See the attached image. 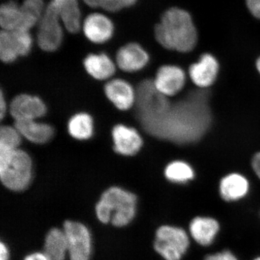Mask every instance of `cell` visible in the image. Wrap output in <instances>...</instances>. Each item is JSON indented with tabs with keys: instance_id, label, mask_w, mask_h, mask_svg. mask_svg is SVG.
I'll use <instances>...</instances> for the list:
<instances>
[{
	"instance_id": "obj_25",
	"label": "cell",
	"mask_w": 260,
	"mask_h": 260,
	"mask_svg": "<svg viewBox=\"0 0 260 260\" xmlns=\"http://www.w3.org/2000/svg\"><path fill=\"white\" fill-rule=\"evenodd\" d=\"M22 135L15 126H3L0 129V150L18 149Z\"/></svg>"
},
{
	"instance_id": "obj_27",
	"label": "cell",
	"mask_w": 260,
	"mask_h": 260,
	"mask_svg": "<svg viewBox=\"0 0 260 260\" xmlns=\"http://www.w3.org/2000/svg\"><path fill=\"white\" fill-rule=\"evenodd\" d=\"M246 6L254 18L260 20V0H245Z\"/></svg>"
},
{
	"instance_id": "obj_13",
	"label": "cell",
	"mask_w": 260,
	"mask_h": 260,
	"mask_svg": "<svg viewBox=\"0 0 260 260\" xmlns=\"http://www.w3.org/2000/svg\"><path fill=\"white\" fill-rule=\"evenodd\" d=\"M112 138L115 152L125 156L138 153L143 144V139L136 129L123 124L114 126Z\"/></svg>"
},
{
	"instance_id": "obj_2",
	"label": "cell",
	"mask_w": 260,
	"mask_h": 260,
	"mask_svg": "<svg viewBox=\"0 0 260 260\" xmlns=\"http://www.w3.org/2000/svg\"><path fill=\"white\" fill-rule=\"evenodd\" d=\"M138 198L119 186H112L103 193L95 205V215L101 223L115 227L129 225L135 218Z\"/></svg>"
},
{
	"instance_id": "obj_4",
	"label": "cell",
	"mask_w": 260,
	"mask_h": 260,
	"mask_svg": "<svg viewBox=\"0 0 260 260\" xmlns=\"http://www.w3.org/2000/svg\"><path fill=\"white\" fill-rule=\"evenodd\" d=\"M189 237L181 228L161 225L155 232L153 248L164 260H181L189 249Z\"/></svg>"
},
{
	"instance_id": "obj_20",
	"label": "cell",
	"mask_w": 260,
	"mask_h": 260,
	"mask_svg": "<svg viewBox=\"0 0 260 260\" xmlns=\"http://www.w3.org/2000/svg\"><path fill=\"white\" fill-rule=\"evenodd\" d=\"M43 252L49 260H65L68 255V244L63 229L53 228L44 239Z\"/></svg>"
},
{
	"instance_id": "obj_32",
	"label": "cell",
	"mask_w": 260,
	"mask_h": 260,
	"mask_svg": "<svg viewBox=\"0 0 260 260\" xmlns=\"http://www.w3.org/2000/svg\"><path fill=\"white\" fill-rule=\"evenodd\" d=\"M87 6L91 8H102L104 0H83Z\"/></svg>"
},
{
	"instance_id": "obj_11",
	"label": "cell",
	"mask_w": 260,
	"mask_h": 260,
	"mask_svg": "<svg viewBox=\"0 0 260 260\" xmlns=\"http://www.w3.org/2000/svg\"><path fill=\"white\" fill-rule=\"evenodd\" d=\"M10 113L15 121L37 120L47 113L45 104L39 97L20 94L12 101Z\"/></svg>"
},
{
	"instance_id": "obj_14",
	"label": "cell",
	"mask_w": 260,
	"mask_h": 260,
	"mask_svg": "<svg viewBox=\"0 0 260 260\" xmlns=\"http://www.w3.org/2000/svg\"><path fill=\"white\" fill-rule=\"evenodd\" d=\"M56 14L67 31L77 34L82 28V15L78 0H51Z\"/></svg>"
},
{
	"instance_id": "obj_30",
	"label": "cell",
	"mask_w": 260,
	"mask_h": 260,
	"mask_svg": "<svg viewBox=\"0 0 260 260\" xmlns=\"http://www.w3.org/2000/svg\"><path fill=\"white\" fill-rule=\"evenodd\" d=\"M10 251L4 242L0 243V260H9Z\"/></svg>"
},
{
	"instance_id": "obj_19",
	"label": "cell",
	"mask_w": 260,
	"mask_h": 260,
	"mask_svg": "<svg viewBox=\"0 0 260 260\" xmlns=\"http://www.w3.org/2000/svg\"><path fill=\"white\" fill-rule=\"evenodd\" d=\"M249 182L242 174H229L220 182V194L225 201L235 202L242 199L249 191Z\"/></svg>"
},
{
	"instance_id": "obj_33",
	"label": "cell",
	"mask_w": 260,
	"mask_h": 260,
	"mask_svg": "<svg viewBox=\"0 0 260 260\" xmlns=\"http://www.w3.org/2000/svg\"><path fill=\"white\" fill-rule=\"evenodd\" d=\"M7 111L6 102H5L3 92L1 91V95H0V117L1 119L4 118L5 113Z\"/></svg>"
},
{
	"instance_id": "obj_35",
	"label": "cell",
	"mask_w": 260,
	"mask_h": 260,
	"mask_svg": "<svg viewBox=\"0 0 260 260\" xmlns=\"http://www.w3.org/2000/svg\"><path fill=\"white\" fill-rule=\"evenodd\" d=\"M254 260H260V256H258V257L255 258Z\"/></svg>"
},
{
	"instance_id": "obj_1",
	"label": "cell",
	"mask_w": 260,
	"mask_h": 260,
	"mask_svg": "<svg viewBox=\"0 0 260 260\" xmlns=\"http://www.w3.org/2000/svg\"><path fill=\"white\" fill-rule=\"evenodd\" d=\"M154 36L164 49L179 53L191 52L198 42V29L192 17L178 7L164 11L154 29Z\"/></svg>"
},
{
	"instance_id": "obj_12",
	"label": "cell",
	"mask_w": 260,
	"mask_h": 260,
	"mask_svg": "<svg viewBox=\"0 0 260 260\" xmlns=\"http://www.w3.org/2000/svg\"><path fill=\"white\" fill-rule=\"evenodd\" d=\"M220 65L215 56L210 53H205L199 60L193 63L189 68V75L191 81L199 88L211 86L218 77Z\"/></svg>"
},
{
	"instance_id": "obj_22",
	"label": "cell",
	"mask_w": 260,
	"mask_h": 260,
	"mask_svg": "<svg viewBox=\"0 0 260 260\" xmlns=\"http://www.w3.org/2000/svg\"><path fill=\"white\" fill-rule=\"evenodd\" d=\"M68 131L73 138L85 140L93 134V120L86 113L75 114L68 122Z\"/></svg>"
},
{
	"instance_id": "obj_16",
	"label": "cell",
	"mask_w": 260,
	"mask_h": 260,
	"mask_svg": "<svg viewBox=\"0 0 260 260\" xmlns=\"http://www.w3.org/2000/svg\"><path fill=\"white\" fill-rule=\"evenodd\" d=\"M189 234L195 242L202 246L213 244L220 231L218 220L210 217L198 216L189 224Z\"/></svg>"
},
{
	"instance_id": "obj_31",
	"label": "cell",
	"mask_w": 260,
	"mask_h": 260,
	"mask_svg": "<svg viewBox=\"0 0 260 260\" xmlns=\"http://www.w3.org/2000/svg\"><path fill=\"white\" fill-rule=\"evenodd\" d=\"M24 260H49L44 252H34L25 256Z\"/></svg>"
},
{
	"instance_id": "obj_8",
	"label": "cell",
	"mask_w": 260,
	"mask_h": 260,
	"mask_svg": "<svg viewBox=\"0 0 260 260\" xmlns=\"http://www.w3.org/2000/svg\"><path fill=\"white\" fill-rule=\"evenodd\" d=\"M81 29L89 42L95 44H103L109 42L115 31L112 20L102 13L89 14L83 20Z\"/></svg>"
},
{
	"instance_id": "obj_10",
	"label": "cell",
	"mask_w": 260,
	"mask_h": 260,
	"mask_svg": "<svg viewBox=\"0 0 260 260\" xmlns=\"http://www.w3.org/2000/svg\"><path fill=\"white\" fill-rule=\"evenodd\" d=\"M150 55L143 46L129 42L119 48L116 54V64L126 73H135L148 65Z\"/></svg>"
},
{
	"instance_id": "obj_34",
	"label": "cell",
	"mask_w": 260,
	"mask_h": 260,
	"mask_svg": "<svg viewBox=\"0 0 260 260\" xmlns=\"http://www.w3.org/2000/svg\"><path fill=\"white\" fill-rule=\"evenodd\" d=\"M256 68L257 71L259 72L260 74V56L258 57V59L256 61Z\"/></svg>"
},
{
	"instance_id": "obj_7",
	"label": "cell",
	"mask_w": 260,
	"mask_h": 260,
	"mask_svg": "<svg viewBox=\"0 0 260 260\" xmlns=\"http://www.w3.org/2000/svg\"><path fill=\"white\" fill-rule=\"evenodd\" d=\"M63 230L68 240L70 260H90L92 237L88 228L80 222L66 220Z\"/></svg>"
},
{
	"instance_id": "obj_6",
	"label": "cell",
	"mask_w": 260,
	"mask_h": 260,
	"mask_svg": "<svg viewBox=\"0 0 260 260\" xmlns=\"http://www.w3.org/2000/svg\"><path fill=\"white\" fill-rule=\"evenodd\" d=\"M34 46V39L29 30H2L0 32V59L6 64L28 55Z\"/></svg>"
},
{
	"instance_id": "obj_15",
	"label": "cell",
	"mask_w": 260,
	"mask_h": 260,
	"mask_svg": "<svg viewBox=\"0 0 260 260\" xmlns=\"http://www.w3.org/2000/svg\"><path fill=\"white\" fill-rule=\"evenodd\" d=\"M104 91L108 99L119 110H128L136 102V91L124 80H110L106 84Z\"/></svg>"
},
{
	"instance_id": "obj_5",
	"label": "cell",
	"mask_w": 260,
	"mask_h": 260,
	"mask_svg": "<svg viewBox=\"0 0 260 260\" xmlns=\"http://www.w3.org/2000/svg\"><path fill=\"white\" fill-rule=\"evenodd\" d=\"M37 42L46 52H54L61 47L64 39V26L50 3L38 24Z\"/></svg>"
},
{
	"instance_id": "obj_17",
	"label": "cell",
	"mask_w": 260,
	"mask_h": 260,
	"mask_svg": "<svg viewBox=\"0 0 260 260\" xmlns=\"http://www.w3.org/2000/svg\"><path fill=\"white\" fill-rule=\"evenodd\" d=\"M85 71L94 79H109L116 72V64L105 53H92L85 56L83 60Z\"/></svg>"
},
{
	"instance_id": "obj_23",
	"label": "cell",
	"mask_w": 260,
	"mask_h": 260,
	"mask_svg": "<svg viewBox=\"0 0 260 260\" xmlns=\"http://www.w3.org/2000/svg\"><path fill=\"white\" fill-rule=\"evenodd\" d=\"M20 5L23 13L24 29L30 31L39 24L47 5L44 0H23Z\"/></svg>"
},
{
	"instance_id": "obj_26",
	"label": "cell",
	"mask_w": 260,
	"mask_h": 260,
	"mask_svg": "<svg viewBox=\"0 0 260 260\" xmlns=\"http://www.w3.org/2000/svg\"><path fill=\"white\" fill-rule=\"evenodd\" d=\"M138 1V0H104L102 8L110 13H116L134 6Z\"/></svg>"
},
{
	"instance_id": "obj_9",
	"label": "cell",
	"mask_w": 260,
	"mask_h": 260,
	"mask_svg": "<svg viewBox=\"0 0 260 260\" xmlns=\"http://www.w3.org/2000/svg\"><path fill=\"white\" fill-rule=\"evenodd\" d=\"M155 88L165 96H174L181 91L186 83V74L180 67L162 65L153 80Z\"/></svg>"
},
{
	"instance_id": "obj_21",
	"label": "cell",
	"mask_w": 260,
	"mask_h": 260,
	"mask_svg": "<svg viewBox=\"0 0 260 260\" xmlns=\"http://www.w3.org/2000/svg\"><path fill=\"white\" fill-rule=\"evenodd\" d=\"M0 25L2 30H25L23 13L20 3L10 0L1 5Z\"/></svg>"
},
{
	"instance_id": "obj_29",
	"label": "cell",
	"mask_w": 260,
	"mask_h": 260,
	"mask_svg": "<svg viewBox=\"0 0 260 260\" xmlns=\"http://www.w3.org/2000/svg\"><path fill=\"white\" fill-rule=\"evenodd\" d=\"M251 167L256 175L260 179V151L256 153L251 160Z\"/></svg>"
},
{
	"instance_id": "obj_24",
	"label": "cell",
	"mask_w": 260,
	"mask_h": 260,
	"mask_svg": "<svg viewBox=\"0 0 260 260\" xmlns=\"http://www.w3.org/2000/svg\"><path fill=\"white\" fill-rule=\"evenodd\" d=\"M165 176L172 182L184 183L191 180L194 177V173L189 164L181 160L173 161L165 169Z\"/></svg>"
},
{
	"instance_id": "obj_3",
	"label": "cell",
	"mask_w": 260,
	"mask_h": 260,
	"mask_svg": "<svg viewBox=\"0 0 260 260\" xmlns=\"http://www.w3.org/2000/svg\"><path fill=\"white\" fill-rule=\"evenodd\" d=\"M32 177V160L26 152L19 148L0 150V179L7 189L25 190Z\"/></svg>"
},
{
	"instance_id": "obj_28",
	"label": "cell",
	"mask_w": 260,
	"mask_h": 260,
	"mask_svg": "<svg viewBox=\"0 0 260 260\" xmlns=\"http://www.w3.org/2000/svg\"><path fill=\"white\" fill-rule=\"evenodd\" d=\"M205 260H238V259L232 251H223L207 256Z\"/></svg>"
},
{
	"instance_id": "obj_18",
	"label": "cell",
	"mask_w": 260,
	"mask_h": 260,
	"mask_svg": "<svg viewBox=\"0 0 260 260\" xmlns=\"http://www.w3.org/2000/svg\"><path fill=\"white\" fill-rule=\"evenodd\" d=\"M15 126L25 139L36 144H44L53 138L54 128L36 120L15 121Z\"/></svg>"
}]
</instances>
